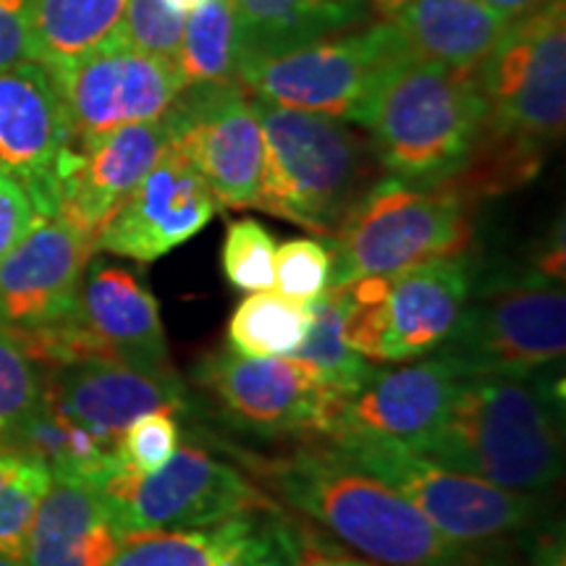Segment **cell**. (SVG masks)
Segmentation results:
<instances>
[{"label": "cell", "mask_w": 566, "mask_h": 566, "mask_svg": "<svg viewBox=\"0 0 566 566\" xmlns=\"http://www.w3.org/2000/svg\"><path fill=\"white\" fill-rule=\"evenodd\" d=\"M485 122L470 158L443 181L467 202L541 174L566 122V3L554 0L509 27L478 71Z\"/></svg>", "instance_id": "cell-1"}, {"label": "cell", "mask_w": 566, "mask_h": 566, "mask_svg": "<svg viewBox=\"0 0 566 566\" xmlns=\"http://www.w3.org/2000/svg\"><path fill=\"white\" fill-rule=\"evenodd\" d=\"M233 454L283 504L373 566H485L488 551L449 541L412 501L325 441L281 457Z\"/></svg>", "instance_id": "cell-2"}, {"label": "cell", "mask_w": 566, "mask_h": 566, "mask_svg": "<svg viewBox=\"0 0 566 566\" xmlns=\"http://www.w3.org/2000/svg\"><path fill=\"white\" fill-rule=\"evenodd\" d=\"M420 454L506 491H548L564 475L562 401L541 375H464Z\"/></svg>", "instance_id": "cell-3"}, {"label": "cell", "mask_w": 566, "mask_h": 566, "mask_svg": "<svg viewBox=\"0 0 566 566\" xmlns=\"http://www.w3.org/2000/svg\"><path fill=\"white\" fill-rule=\"evenodd\" d=\"M485 122L475 71L405 59L375 92L363 126L394 179L436 187L459 174Z\"/></svg>", "instance_id": "cell-4"}, {"label": "cell", "mask_w": 566, "mask_h": 566, "mask_svg": "<svg viewBox=\"0 0 566 566\" xmlns=\"http://www.w3.org/2000/svg\"><path fill=\"white\" fill-rule=\"evenodd\" d=\"M265 139V174L258 210L317 237H334L375 184L370 139L338 118L294 111L252 95Z\"/></svg>", "instance_id": "cell-5"}, {"label": "cell", "mask_w": 566, "mask_h": 566, "mask_svg": "<svg viewBox=\"0 0 566 566\" xmlns=\"http://www.w3.org/2000/svg\"><path fill=\"white\" fill-rule=\"evenodd\" d=\"M472 242L470 202L454 189L401 179L375 181L328 242L331 286L388 279L464 252Z\"/></svg>", "instance_id": "cell-6"}, {"label": "cell", "mask_w": 566, "mask_h": 566, "mask_svg": "<svg viewBox=\"0 0 566 566\" xmlns=\"http://www.w3.org/2000/svg\"><path fill=\"white\" fill-rule=\"evenodd\" d=\"M323 441L412 501L449 541L462 546L491 551L533 525L541 509L533 493L506 491L464 475L386 438L334 433Z\"/></svg>", "instance_id": "cell-7"}, {"label": "cell", "mask_w": 566, "mask_h": 566, "mask_svg": "<svg viewBox=\"0 0 566 566\" xmlns=\"http://www.w3.org/2000/svg\"><path fill=\"white\" fill-rule=\"evenodd\" d=\"M405 59V40L391 21L380 19L357 32L242 61L239 82L260 101L363 126L375 92Z\"/></svg>", "instance_id": "cell-8"}, {"label": "cell", "mask_w": 566, "mask_h": 566, "mask_svg": "<svg viewBox=\"0 0 566 566\" xmlns=\"http://www.w3.org/2000/svg\"><path fill=\"white\" fill-rule=\"evenodd\" d=\"M566 296L562 283L535 273L495 281L467 300L449 338L433 354L462 375H543L562 365Z\"/></svg>", "instance_id": "cell-9"}, {"label": "cell", "mask_w": 566, "mask_h": 566, "mask_svg": "<svg viewBox=\"0 0 566 566\" xmlns=\"http://www.w3.org/2000/svg\"><path fill=\"white\" fill-rule=\"evenodd\" d=\"M344 289H349L352 349L373 365H396L428 357L449 338L472 294V271L459 252Z\"/></svg>", "instance_id": "cell-10"}, {"label": "cell", "mask_w": 566, "mask_h": 566, "mask_svg": "<svg viewBox=\"0 0 566 566\" xmlns=\"http://www.w3.org/2000/svg\"><path fill=\"white\" fill-rule=\"evenodd\" d=\"M101 491L126 535L202 530L273 504L239 467L197 441L179 446L155 472H122Z\"/></svg>", "instance_id": "cell-11"}, {"label": "cell", "mask_w": 566, "mask_h": 566, "mask_svg": "<svg viewBox=\"0 0 566 566\" xmlns=\"http://www.w3.org/2000/svg\"><path fill=\"white\" fill-rule=\"evenodd\" d=\"M195 384L231 428L258 438L323 441L344 399L289 357H242L216 349L197 359Z\"/></svg>", "instance_id": "cell-12"}, {"label": "cell", "mask_w": 566, "mask_h": 566, "mask_svg": "<svg viewBox=\"0 0 566 566\" xmlns=\"http://www.w3.org/2000/svg\"><path fill=\"white\" fill-rule=\"evenodd\" d=\"M171 145L179 147L210 187L218 205L250 210L260 205L265 139L252 95L242 84L187 87L166 113Z\"/></svg>", "instance_id": "cell-13"}, {"label": "cell", "mask_w": 566, "mask_h": 566, "mask_svg": "<svg viewBox=\"0 0 566 566\" xmlns=\"http://www.w3.org/2000/svg\"><path fill=\"white\" fill-rule=\"evenodd\" d=\"M48 71L61 92L74 142L118 126L158 122L187 90L176 63L126 45L103 48Z\"/></svg>", "instance_id": "cell-14"}, {"label": "cell", "mask_w": 566, "mask_h": 566, "mask_svg": "<svg viewBox=\"0 0 566 566\" xmlns=\"http://www.w3.org/2000/svg\"><path fill=\"white\" fill-rule=\"evenodd\" d=\"M221 205L179 147L168 145L95 233V252L155 263L208 226Z\"/></svg>", "instance_id": "cell-15"}, {"label": "cell", "mask_w": 566, "mask_h": 566, "mask_svg": "<svg viewBox=\"0 0 566 566\" xmlns=\"http://www.w3.org/2000/svg\"><path fill=\"white\" fill-rule=\"evenodd\" d=\"M92 254L95 237L61 216L40 218L0 258V331L17 336L66 321L76 310Z\"/></svg>", "instance_id": "cell-16"}, {"label": "cell", "mask_w": 566, "mask_h": 566, "mask_svg": "<svg viewBox=\"0 0 566 566\" xmlns=\"http://www.w3.org/2000/svg\"><path fill=\"white\" fill-rule=\"evenodd\" d=\"M74 145L61 92L42 63L0 71V168L24 184L42 218L59 216L61 163Z\"/></svg>", "instance_id": "cell-17"}, {"label": "cell", "mask_w": 566, "mask_h": 566, "mask_svg": "<svg viewBox=\"0 0 566 566\" xmlns=\"http://www.w3.org/2000/svg\"><path fill=\"white\" fill-rule=\"evenodd\" d=\"M310 537L275 504L202 530L137 533L105 566H300Z\"/></svg>", "instance_id": "cell-18"}, {"label": "cell", "mask_w": 566, "mask_h": 566, "mask_svg": "<svg viewBox=\"0 0 566 566\" xmlns=\"http://www.w3.org/2000/svg\"><path fill=\"white\" fill-rule=\"evenodd\" d=\"M462 378L464 375L438 354L388 367L375 365L363 388L344 399L328 436L365 433L420 454L449 415Z\"/></svg>", "instance_id": "cell-19"}, {"label": "cell", "mask_w": 566, "mask_h": 566, "mask_svg": "<svg viewBox=\"0 0 566 566\" xmlns=\"http://www.w3.org/2000/svg\"><path fill=\"white\" fill-rule=\"evenodd\" d=\"M168 145L166 116L74 142L61 163L59 216L95 237Z\"/></svg>", "instance_id": "cell-20"}, {"label": "cell", "mask_w": 566, "mask_h": 566, "mask_svg": "<svg viewBox=\"0 0 566 566\" xmlns=\"http://www.w3.org/2000/svg\"><path fill=\"white\" fill-rule=\"evenodd\" d=\"M74 317L95 346L97 359L155 375H176L168 357L160 304L129 268L90 260Z\"/></svg>", "instance_id": "cell-21"}, {"label": "cell", "mask_w": 566, "mask_h": 566, "mask_svg": "<svg viewBox=\"0 0 566 566\" xmlns=\"http://www.w3.org/2000/svg\"><path fill=\"white\" fill-rule=\"evenodd\" d=\"M45 396L71 420L113 443L139 417L189 409L179 375H155L108 359L59 367L53 380H45Z\"/></svg>", "instance_id": "cell-22"}, {"label": "cell", "mask_w": 566, "mask_h": 566, "mask_svg": "<svg viewBox=\"0 0 566 566\" xmlns=\"http://www.w3.org/2000/svg\"><path fill=\"white\" fill-rule=\"evenodd\" d=\"M126 537L101 488L53 480L27 533L21 562L27 566H105Z\"/></svg>", "instance_id": "cell-23"}, {"label": "cell", "mask_w": 566, "mask_h": 566, "mask_svg": "<svg viewBox=\"0 0 566 566\" xmlns=\"http://www.w3.org/2000/svg\"><path fill=\"white\" fill-rule=\"evenodd\" d=\"M391 24L412 59L478 71L509 27L483 0H407Z\"/></svg>", "instance_id": "cell-24"}, {"label": "cell", "mask_w": 566, "mask_h": 566, "mask_svg": "<svg viewBox=\"0 0 566 566\" xmlns=\"http://www.w3.org/2000/svg\"><path fill=\"white\" fill-rule=\"evenodd\" d=\"M370 13V0H233L239 63L349 32Z\"/></svg>", "instance_id": "cell-25"}, {"label": "cell", "mask_w": 566, "mask_h": 566, "mask_svg": "<svg viewBox=\"0 0 566 566\" xmlns=\"http://www.w3.org/2000/svg\"><path fill=\"white\" fill-rule=\"evenodd\" d=\"M11 443L38 454L51 467L53 480H76V483L105 488L113 478L126 472L118 459V443L105 441L71 420L48 399L45 391L40 407L21 424Z\"/></svg>", "instance_id": "cell-26"}, {"label": "cell", "mask_w": 566, "mask_h": 566, "mask_svg": "<svg viewBox=\"0 0 566 566\" xmlns=\"http://www.w3.org/2000/svg\"><path fill=\"white\" fill-rule=\"evenodd\" d=\"M129 0H32L38 63L61 69L118 42Z\"/></svg>", "instance_id": "cell-27"}, {"label": "cell", "mask_w": 566, "mask_h": 566, "mask_svg": "<svg viewBox=\"0 0 566 566\" xmlns=\"http://www.w3.org/2000/svg\"><path fill=\"white\" fill-rule=\"evenodd\" d=\"M310 331L292 357L302 365L323 388L336 394L338 399H349L359 388L375 365L363 354L354 352L346 338L349 321V289H328V292L307 302Z\"/></svg>", "instance_id": "cell-28"}, {"label": "cell", "mask_w": 566, "mask_h": 566, "mask_svg": "<svg viewBox=\"0 0 566 566\" xmlns=\"http://www.w3.org/2000/svg\"><path fill=\"white\" fill-rule=\"evenodd\" d=\"M176 69L187 87H216V84L239 82L233 0H202L197 9L187 13Z\"/></svg>", "instance_id": "cell-29"}, {"label": "cell", "mask_w": 566, "mask_h": 566, "mask_svg": "<svg viewBox=\"0 0 566 566\" xmlns=\"http://www.w3.org/2000/svg\"><path fill=\"white\" fill-rule=\"evenodd\" d=\"M310 331L307 302L265 289L250 292L229 321V349L242 357H292Z\"/></svg>", "instance_id": "cell-30"}, {"label": "cell", "mask_w": 566, "mask_h": 566, "mask_svg": "<svg viewBox=\"0 0 566 566\" xmlns=\"http://www.w3.org/2000/svg\"><path fill=\"white\" fill-rule=\"evenodd\" d=\"M51 485V467L38 454L0 443V554L21 558L27 533Z\"/></svg>", "instance_id": "cell-31"}, {"label": "cell", "mask_w": 566, "mask_h": 566, "mask_svg": "<svg viewBox=\"0 0 566 566\" xmlns=\"http://www.w3.org/2000/svg\"><path fill=\"white\" fill-rule=\"evenodd\" d=\"M45 378L21 344L0 331V443H11L19 428L40 407Z\"/></svg>", "instance_id": "cell-32"}, {"label": "cell", "mask_w": 566, "mask_h": 566, "mask_svg": "<svg viewBox=\"0 0 566 566\" xmlns=\"http://www.w3.org/2000/svg\"><path fill=\"white\" fill-rule=\"evenodd\" d=\"M223 273L239 292H265L275 281V239L254 218L231 221L223 239Z\"/></svg>", "instance_id": "cell-33"}, {"label": "cell", "mask_w": 566, "mask_h": 566, "mask_svg": "<svg viewBox=\"0 0 566 566\" xmlns=\"http://www.w3.org/2000/svg\"><path fill=\"white\" fill-rule=\"evenodd\" d=\"M184 24H187V13L176 11L168 0H129L116 45L176 63Z\"/></svg>", "instance_id": "cell-34"}, {"label": "cell", "mask_w": 566, "mask_h": 566, "mask_svg": "<svg viewBox=\"0 0 566 566\" xmlns=\"http://www.w3.org/2000/svg\"><path fill=\"white\" fill-rule=\"evenodd\" d=\"M331 252L317 239H289L275 247L273 289L294 302H310L328 292Z\"/></svg>", "instance_id": "cell-35"}, {"label": "cell", "mask_w": 566, "mask_h": 566, "mask_svg": "<svg viewBox=\"0 0 566 566\" xmlns=\"http://www.w3.org/2000/svg\"><path fill=\"white\" fill-rule=\"evenodd\" d=\"M181 443V428L174 412H150L139 417L118 438V459L126 472H155L171 459Z\"/></svg>", "instance_id": "cell-36"}, {"label": "cell", "mask_w": 566, "mask_h": 566, "mask_svg": "<svg viewBox=\"0 0 566 566\" xmlns=\"http://www.w3.org/2000/svg\"><path fill=\"white\" fill-rule=\"evenodd\" d=\"M40 218L24 184L0 168V258H6L38 226Z\"/></svg>", "instance_id": "cell-37"}, {"label": "cell", "mask_w": 566, "mask_h": 566, "mask_svg": "<svg viewBox=\"0 0 566 566\" xmlns=\"http://www.w3.org/2000/svg\"><path fill=\"white\" fill-rule=\"evenodd\" d=\"M38 63L32 0H0V71Z\"/></svg>", "instance_id": "cell-38"}, {"label": "cell", "mask_w": 566, "mask_h": 566, "mask_svg": "<svg viewBox=\"0 0 566 566\" xmlns=\"http://www.w3.org/2000/svg\"><path fill=\"white\" fill-rule=\"evenodd\" d=\"M488 9H493L499 17L506 21H516L522 17H530V13L541 11L543 6L554 3V0H483Z\"/></svg>", "instance_id": "cell-39"}, {"label": "cell", "mask_w": 566, "mask_h": 566, "mask_svg": "<svg viewBox=\"0 0 566 566\" xmlns=\"http://www.w3.org/2000/svg\"><path fill=\"white\" fill-rule=\"evenodd\" d=\"M533 566H566V551H564V537L558 535H546L537 543Z\"/></svg>", "instance_id": "cell-40"}, {"label": "cell", "mask_w": 566, "mask_h": 566, "mask_svg": "<svg viewBox=\"0 0 566 566\" xmlns=\"http://www.w3.org/2000/svg\"><path fill=\"white\" fill-rule=\"evenodd\" d=\"M300 566H373L365 558L342 556V554H310Z\"/></svg>", "instance_id": "cell-41"}, {"label": "cell", "mask_w": 566, "mask_h": 566, "mask_svg": "<svg viewBox=\"0 0 566 566\" xmlns=\"http://www.w3.org/2000/svg\"><path fill=\"white\" fill-rule=\"evenodd\" d=\"M407 0H370V9L378 19H391Z\"/></svg>", "instance_id": "cell-42"}, {"label": "cell", "mask_w": 566, "mask_h": 566, "mask_svg": "<svg viewBox=\"0 0 566 566\" xmlns=\"http://www.w3.org/2000/svg\"><path fill=\"white\" fill-rule=\"evenodd\" d=\"M0 566H27V564L21 562L19 556H6V554H0Z\"/></svg>", "instance_id": "cell-43"}]
</instances>
